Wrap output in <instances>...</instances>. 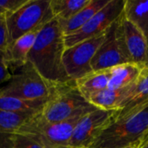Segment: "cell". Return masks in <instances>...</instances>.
Segmentation results:
<instances>
[{
  "instance_id": "9",
  "label": "cell",
  "mask_w": 148,
  "mask_h": 148,
  "mask_svg": "<svg viewBox=\"0 0 148 148\" xmlns=\"http://www.w3.org/2000/svg\"><path fill=\"white\" fill-rule=\"evenodd\" d=\"M116 37L128 62L148 67V42L143 33L122 14L116 21Z\"/></svg>"
},
{
  "instance_id": "24",
  "label": "cell",
  "mask_w": 148,
  "mask_h": 148,
  "mask_svg": "<svg viewBox=\"0 0 148 148\" xmlns=\"http://www.w3.org/2000/svg\"><path fill=\"white\" fill-rule=\"evenodd\" d=\"M8 46L5 19L0 20V64H3V57Z\"/></svg>"
},
{
  "instance_id": "15",
  "label": "cell",
  "mask_w": 148,
  "mask_h": 148,
  "mask_svg": "<svg viewBox=\"0 0 148 148\" xmlns=\"http://www.w3.org/2000/svg\"><path fill=\"white\" fill-rule=\"evenodd\" d=\"M145 66L133 62L119 64L109 69L110 80L108 88L121 89L133 85L139 78Z\"/></svg>"
},
{
  "instance_id": "2",
  "label": "cell",
  "mask_w": 148,
  "mask_h": 148,
  "mask_svg": "<svg viewBox=\"0 0 148 148\" xmlns=\"http://www.w3.org/2000/svg\"><path fill=\"white\" fill-rule=\"evenodd\" d=\"M78 90L75 82L50 83L49 95L39 116L49 122H60L94 110Z\"/></svg>"
},
{
  "instance_id": "22",
  "label": "cell",
  "mask_w": 148,
  "mask_h": 148,
  "mask_svg": "<svg viewBox=\"0 0 148 148\" xmlns=\"http://www.w3.org/2000/svg\"><path fill=\"white\" fill-rule=\"evenodd\" d=\"M0 148H42L28 137L17 133L0 134Z\"/></svg>"
},
{
  "instance_id": "11",
  "label": "cell",
  "mask_w": 148,
  "mask_h": 148,
  "mask_svg": "<svg viewBox=\"0 0 148 148\" xmlns=\"http://www.w3.org/2000/svg\"><path fill=\"white\" fill-rule=\"evenodd\" d=\"M116 21L108 29L103 42L92 59L91 67L93 71L108 69L119 64L128 62L121 49L116 37Z\"/></svg>"
},
{
  "instance_id": "12",
  "label": "cell",
  "mask_w": 148,
  "mask_h": 148,
  "mask_svg": "<svg viewBox=\"0 0 148 148\" xmlns=\"http://www.w3.org/2000/svg\"><path fill=\"white\" fill-rule=\"evenodd\" d=\"M148 104V67H145L137 81L130 87L114 112L113 120L135 112Z\"/></svg>"
},
{
  "instance_id": "1",
  "label": "cell",
  "mask_w": 148,
  "mask_h": 148,
  "mask_svg": "<svg viewBox=\"0 0 148 148\" xmlns=\"http://www.w3.org/2000/svg\"><path fill=\"white\" fill-rule=\"evenodd\" d=\"M64 35L56 18L46 23L39 31L31 48L28 62L49 82H67L70 80L64 69Z\"/></svg>"
},
{
  "instance_id": "16",
  "label": "cell",
  "mask_w": 148,
  "mask_h": 148,
  "mask_svg": "<svg viewBox=\"0 0 148 148\" xmlns=\"http://www.w3.org/2000/svg\"><path fill=\"white\" fill-rule=\"evenodd\" d=\"M109 80L110 71L108 69L92 71L75 82L80 93L86 100H88L91 95L108 88Z\"/></svg>"
},
{
  "instance_id": "27",
  "label": "cell",
  "mask_w": 148,
  "mask_h": 148,
  "mask_svg": "<svg viewBox=\"0 0 148 148\" xmlns=\"http://www.w3.org/2000/svg\"><path fill=\"white\" fill-rule=\"evenodd\" d=\"M3 19H5V13L0 9V20H3Z\"/></svg>"
},
{
  "instance_id": "28",
  "label": "cell",
  "mask_w": 148,
  "mask_h": 148,
  "mask_svg": "<svg viewBox=\"0 0 148 148\" xmlns=\"http://www.w3.org/2000/svg\"><path fill=\"white\" fill-rule=\"evenodd\" d=\"M137 143H138V142H137ZM137 143H136V144H134V145H131V146H129V147H124V148H136V146H137Z\"/></svg>"
},
{
  "instance_id": "25",
  "label": "cell",
  "mask_w": 148,
  "mask_h": 148,
  "mask_svg": "<svg viewBox=\"0 0 148 148\" xmlns=\"http://www.w3.org/2000/svg\"><path fill=\"white\" fill-rule=\"evenodd\" d=\"M11 77V72L3 65L0 64V88L3 83H6Z\"/></svg>"
},
{
  "instance_id": "3",
  "label": "cell",
  "mask_w": 148,
  "mask_h": 148,
  "mask_svg": "<svg viewBox=\"0 0 148 148\" xmlns=\"http://www.w3.org/2000/svg\"><path fill=\"white\" fill-rule=\"evenodd\" d=\"M148 132V104L112 121L88 148H124L136 144Z\"/></svg>"
},
{
  "instance_id": "6",
  "label": "cell",
  "mask_w": 148,
  "mask_h": 148,
  "mask_svg": "<svg viewBox=\"0 0 148 148\" xmlns=\"http://www.w3.org/2000/svg\"><path fill=\"white\" fill-rule=\"evenodd\" d=\"M50 92V82H47L28 62L11 74L10 79L0 88V94L28 101H46Z\"/></svg>"
},
{
  "instance_id": "10",
  "label": "cell",
  "mask_w": 148,
  "mask_h": 148,
  "mask_svg": "<svg viewBox=\"0 0 148 148\" xmlns=\"http://www.w3.org/2000/svg\"><path fill=\"white\" fill-rule=\"evenodd\" d=\"M114 112L95 108L84 114L74 129L69 148L89 147L101 131L112 121Z\"/></svg>"
},
{
  "instance_id": "17",
  "label": "cell",
  "mask_w": 148,
  "mask_h": 148,
  "mask_svg": "<svg viewBox=\"0 0 148 148\" xmlns=\"http://www.w3.org/2000/svg\"><path fill=\"white\" fill-rule=\"evenodd\" d=\"M122 15L143 33L148 42V1L125 0Z\"/></svg>"
},
{
  "instance_id": "23",
  "label": "cell",
  "mask_w": 148,
  "mask_h": 148,
  "mask_svg": "<svg viewBox=\"0 0 148 148\" xmlns=\"http://www.w3.org/2000/svg\"><path fill=\"white\" fill-rule=\"evenodd\" d=\"M27 2L28 0H0V9L4 11L6 16L17 10Z\"/></svg>"
},
{
  "instance_id": "20",
  "label": "cell",
  "mask_w": 148,
  "mask_h": 148,
  "mask_svg": "<svg viewBox=\"0 0 148 148\" xmlns=\"http://www.w3.org/2000/svg\"><path fill=\"white\" fill-rule=\"evenodd\" d=\"M90 0H50V9L55 18L64 21L75 16Z\"/></svg>"
},
{
  "instance_id": "18",
  "label": "cell",
  "mask_w": 148,
  "mask_h": 148,
  "mask_svg": "<svg viewBox=\"0 0 148 148\" xmlns=\"http://www.w3.org/2000/svg\"><path fill=\"white\" fill-rule=\"evenodd\" d=\"M130 87L121 89L106 88L91 95L87 101L90 105L94 106L96 108L105 111H116L118 109L120 102L121 101Z\"/></svg>"
},
{
  "instance_id": "21",
  "label": "cell",
  "mask_w": 148,
  "mask_h": 148,
  "mask_svg": "<svg viewBox=\"0 0 148 148\" xmlns=\"http://www.w3.org/2000/svg\"><path fill=\"white\" fill-rule=\"evenodd\" d=\"M38 114L11 113L0 110V134L16 133L23 125Z\"/></svg>"
},
{
  "instance_id": "5",
  "label": "cell",
  "mask_w": 148,
  "mask_h": 148,
  "mask_svg": "<svg viewBox=\"0 0 148 148\" xmlns=\"http://www.w3.org/2000/svg\"><path fill=\"white\" fill-rule=\"evenodd\" d=\"M50 0H28L15 12L5 16L8 44L22 36L42 29L54 19Z\"/></svg>"
},
{
  "instance_id": "13",
  "label": "cell",
  "mask_w": 148,
  "mask_h": 148,
  "mask_svg": "<svg viewBox=\"0 0 148 148\" xmlns=\"http://www.w3.org/2000/svg\"><path fill=\"white\" fill-rule=\"evenodd\" d=\"M40 30L41 29L27 33L8 44L3 57V65L10 72L18 70L28 62L29 53Z\"/></svg>"
},
{
  "instance_id": "7",
  "label": "cell",
  "mask_w": 148,
  "mask_h": 148,
  "mask_svg": "<svg viewBox=\"0 0 148 148\" xmlns=\"http://www.w3.org/2000/svg\"><path fill=\"white\" fill-rule=\"evenodd\" d=\"M124 3L125 0H110L79 30L64 36L65 48L106 33L108 29L121 16Z\"/></svg>"
},
{
  "instance_id": "26",
  "label": "cell",
  "mask_w": 148,
  "mask_h": 148,
  "mask_svg": "<svg viewBox=\"0 0 148 148\" xmlns=\"http://www.w3.org/2000/svg\"><path fill=\"white\" fill-rule=\"evenodd\" d=\"M136 148H148V132L137 143Z\"/></svg>"
},
{
  "instance_id": "8",
  "label": "cell",
  "mask_w": 148,
  "mask_h": 148,
  "mask_svg": "<svg viewBox=\"0 0 148 148\" xmlns=\"http://www.w3.org/2000/svg\"><path fill=\"white\" fill-rule=\"evenodd\" d=\"M106 33L65 49L62 63L70 80L76 81L93 71L91 67L92 59L103 42Z\"/></svg>"
},
{
  "instance_id": "19",
  "label": "cell",
  "mask_w": 148,
  "mask_h": 148,
  "mask_svg": "<svg viewBox=\"0 0 148 148\" xmlns=\"http://www.w3.org/2000/svg\"><path fill=\"white\" fill-rule=\"evenodd\" d=\"M46 101H28L0 94V110L11 113L39 114Z\"/></svg>"
},
{
  "instance_id": "4",
  "label": "cell",
  "mask_w": 148,
  "mask_h": 148,
  "mask_svg": "<svg viewBox=\"0 0 148 148\" xmlns=\"http://www.w3.org/2000/svg\"><path fill=\"white\" fill-rule=\"evenodd\" d=\"M82 116L60 122H49L38 114L16 133L28 137L42 148H69L74 129Z\"/></svg>"
},
{
  "instance_id": "14",
  "label": "cell",
  "mask_w": 148,
  "mask_h": 148,
  "mask_svg": "<svg viewBox=\"0 0 148 148\" xmlns=\"http://www.w3.org/2000/svg\"><path fill=\"white\" fill-rule=\"evenodd\" d=\"M110 0H90L88 3L68 20H58L64 36L79 30Z\"/></svg>"
}]
</instances>
